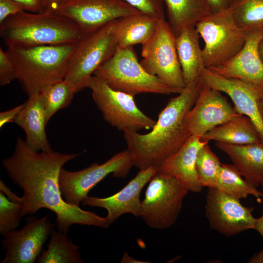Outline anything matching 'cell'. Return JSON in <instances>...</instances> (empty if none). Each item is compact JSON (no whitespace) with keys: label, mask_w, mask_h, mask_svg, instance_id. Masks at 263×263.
I'll return each mask as SVG.
<instances>
[{"label":"cell","mask_w":263,"mask_h":263,"mask_svg":"<svg viewBox=\"0 0 263 263\" xmlns=\"http://www.w3.org/2000/svg\"><path fill=\"white\" fill-rule=\"evenodd\" d=\"M234 145H245L262 141L260 133L251 120L241 115L210 130L201 138Z\"/></svg>","instance_id":"cell-24"},{"label":"cell","mask_w":263,"mask_h":263,"mask_svg":"<svg viewBox=\"0 0 263 263\" xmlns=\"http://www.w3.org/2000/svg\"><path fill=\"white\" fill-rule=\"evenodd\" d=\"M75 44L10 46L6 51L16 79L28 96L64 79L67 64Z\"/></svg>","instance_id":"cell-4"},{"label":"cell","mask_w":263,"mask_h":263,"mask_svg":"<svg viewBox=\"0 0 263 263\" xmlns=\"http://www.w3.org/2000/svg\"><path fill=\"white\" fill-rule=\"evenodd\" d=\"M157 171V169L154 168L140 170L127 185L114 194L105 198L87 196L82 201V204L106 209L108 213L106 217L111 224L119 217L126 213L140 216L141 191Z\"/></svg>","instance_id":"cell-17"},{"label":"cell","mask_w":263,"mask_h":263,"mask_svg":"<svg viewBox=\"0 0 263 263\" xmlns=\"http://www.w3.org/2000/svg\"><path fill=\"white\" fill-rule=\"evenodd\" d=\"M167 8L168 23L176 38L185 28L195 27L212 13L205 0H163Z\"/></svg>","instance_id":"cell-25"},{"label":"cell","mask_w":263,"mask_h":263,"mask_svg":"<svg viewBox=\"0 0 263 263\" xmlns=\"http://www.w3.org/2000/svg\"><path fill=\"white\" fill-rule=\"evenodd\" d=\"M260 185L262 186V189H263V180L262 182H261Z\"/></svg>","instance_id":"cell-45"},{"label":"cell","mask_w":263,"mask_h":263,"mask_svg":"<svg viewBox=\"0 0 263 263\" xmlns=\"http://www.w3.org/2000/svg\"><path fill=\"white\" fill-rule=\"evenodd\" d=\"M93 75L104 80L112 89L133 96L142 93L170 94L181 92L168 87L149 74L138 62L132 47L117 46L112 57Z\"/></svg>","instance_id":"cell-5"},{"label":"cell","mask_w":263,"mask_h":263,"mask_svg":"<svg viewBox=\"0 0 263 263\" xmlns=\"http://www.w3.org/2000/svg\"><path fill=\"white\" fill-rule=\"evenodd\" d=\"M22 206L10 200L2 191H0V233L15 230L19 225L22 214Z\"/></svg>","instance_id":"cell-31"},{"label":"cell","mask_w":263,"mask_h":263,"mask_svg":"<svg viewBox=\"0 0 263 263\" xmlns=\"http://www.w3.org/2000/svg\"><path fill=\"white\" fill-rule=\"evenodd\" d=\"M133 166L127 150L114 155L105 162L94 163L83 169L71 171L61 169L59 185L61 195L68 204L79 207L90 191L106 176L126 177Z\"/></svg>","instance_id":"cell-11"},{"label":"cell","mask_w":263,"mask_h":263,"mask_svg":"<svg viewBox=\"0 0 263 263\" xmlns=\"http://www.w3.org/2000/svg\"><path fill=\"white\" fill-rule=\"evenodd\" d=\"M230 9L237 24L245 33L263 32V0H231Z\"/></svg>","instance_id":"cell-28"},{"label":"cell","mask_w":263,"mask_h":263,"mask_svg":"<svg viewBox=\"0 0 263 263\" xmlns=\"http://www.w3.org/2000/svg\"><path fill=\"white\" fill-rule=\"evenodd\" d=\"M46 250L38 258L39 263H82L79 246L75 244L67 234L54 229Z\"/></svg>","instance_id":"cell-27"},{"label":"cell","mask_w":263,"mask_h":263,"mask_svg":"<svg viewBox=\"0 0 263 263\" xmlns=\"http://www.w3.org/2000/svg\"><path fill=\"white\" fill-rule=\"evenodd\" d=\"M80 154L58 151H36L29 149L25 141L17 137L13 154L2 164L9 177L21 188L23 194L22 214H35L45 208L54 212L57 230L67 234L74 224L108 228L111 224L106 217L67 203L59 185V173L68 161Z\"/></svg>","instance_id":"cell-1"},{"label":"cell","mask_w":263,"mask_h":263,"mask_svg":"<svg viewBox=\"0 0 263 263\" xmlns=\"http://www.w3.org/2000/svg\"><path fill=\"white\" fill-rule=\"evenodd\" d=\"M23 10L14 0H0V23L10 16Z\"/></svg>","instance_id":"cell-34"},{"label":"cell","mask_w":263,"mask_h":263,"mask_svg":"<svg viewBox=\"0 0 263 263\" xmlns=\"http://www.w3.org/2000/svg\"><path fill=\"white\" fill-rule=\"evenodd\" d=\"M195 28L204 42L203 58L207 69L229 61L246 41L247 33L238 26L230 8L211 13L199 21Z\"/></svg>","instance_id":"cell-6"},{"label":"cell","mask_w":263,"mask_h":263,"mask_svg":"<svg viewBox=\"0 0 263 263\" xmlns=\"http://www.w3.org/2000/svg\"><path fill=\"white\" fill-rule=\"evenodd\" d=\"M60 1V0H46L45 10L54 11Z\"/></svg>","instance_id":"cell-43"},{"label":"cell","mask_w":263,"mask_h":263,"mask_svg":"<svg viewBox=\"0 0 263 263\" xmlns=\"http://www.w3.org/2000/svg\"><path fill=\"white\" fill-rule=\"evenodd\" d=\"M209 87L227 94L238 113L249 117L258 130L263 142V122L258 107V87L240 80L227 78L205 68L200 75Z\"/></svg>","instance_id":"cell-16"},{"label":"cell","mask_w":263,"mask_h":263,"mask_svg":"<svg viewBox=\"0 0 263 263\" xmlns=\"http://www.w3.org/2000/svg\"><path fill=\"white\" fill-rule=\"evenodd\" d=\"M158 20L141 13L120 18L111 23L110 28L117 46L127 48L137 44L142 45L154 34Z\"/></svg>","instance_id":"cell-22"},{"label":"cell","mask_w":263,"mask_h":263,"mask_svg":"<svg viewBox=\"0 0 263 263\" xmlns=\"http://www.w3.org/2000/svg\"><path fill=\"white\" fill-rule=\"evenodd\" d=\"M87 88L104 120L118 130L137 132L152 129L156 121L144 113L137 106L134 96L115 90L101 78L93 75Z\"/></svg>","instance_id":"cell-9"},{"label":"cell","mask_w":263,"mask_h":263,"mask_svg":"<svg viewBox=\"0 0 263 263\" xmlns=\"http://www.w3.org/2000/svg\"><path fill=\"white\" fill-rule=\"evenodd\" d=\"M218 149L225 153L242 176L257 187L263 180V142L234 145L216 142Z\"/></svg>","instance_id":"cell-21"},{"label":"cell","mask_w":263,"mask_h":263,"mask_svg":"<svg viewBox=\"0 0 263 263\" xmlns=\"http://www.w3.org/2000/svg\"><path fill=\"white\" fill-rule=\"evenodd\" d=\"M204 85L199 76L188 84L178 96L170 98L159 113L150 132H124L133 166L139 170L150 168L157 169L191 136L186 127L185 117Z\"/></svg>","instance_id":"cell-2"},{"label":"cell","mask_w":263,"mask_h":263,"mask_svg":"<svg viewBox=\"0 0 263 263\" xmlns=\"http://www.w3.org/2000/svg\"><path fill=\"white\" fill-rule=\"evenodd\" d=\"M208 142L190 136L177 151L163 162L157 172L176 178L190 191L201 192L203 188L198 181L196 161L199 151Z\"/></svg>","instance_id":"cell-19"},{"label":"cell","mask_w":263,"mask_h":263,"mask_svg":"<svg viewBox=\"0 0 263 263\" xmlns=\"http://www.w3.org/2000/svg\"><path fill=\"white\" fill-rule=\"evenodd\" d=\"M254 229L257 231L263 238V214L256 219Z\"/></svg>","instance_id":"cell-42"},{"label":"cell","mask_w":263,"mask_h":263,"mask_svg":"<svg viewBox=\"0 0 263 263\" xmlns=\"http://www.w3.org/2000/svg\"><path fill=\"white\" fill-rule=\"evenodd\" d=\"M121 263H147L150 262H144L138 260L132 257H131L128 253H125L123 256L121 261Z\"/></svg>","instance_id":"cell-40"},{"label":"cell","mask_w":263,"mask_h":263,"mask_svg":"<svg viewBox=\"0 0 263 263\" xmlns=\"http://www.w3.org/2000/svg\"><path fill=\"white\" fill-rule=\"evenodd\" d=\"M54 11L75 22L84 35L120 18L142 13L123 0H60Z\"/></svg>","instance_id":"cell-12"},{"label":"cell","mask_w":263,"mask_h":263,"mask_svg":"<svg viewBox=\"0 0 263 263\" xmlns=\"http://www.w3.org/2000/svg\"><path fill=\"white\" fill-rule=\"evenodd\" d=\"M25 103L14 122L24 131L26 145L36 151H52L46 136L45 127L48 123L39 93L29 95Z\"/></svg>","instance_id":"cell-20"},{"label":"cell","mask_w":263,"mask_h":263,"mask_svg":"<svg viewBox=\"0 0 263 263\" xmlns=\"http://www.w3.org/2000/svg\"><path fill=\"white\" fill-rule=\"evenodd\" d=\"M206 215L210 228L227 237L254 229V208L216 188H208L206 197Z\"/></svg>","instance_id":"cell-13"},{"label":"cell","mask_w":263,"mask_h":263,"mask_svg":"<svg viewBox=\"0 0 263 263\" xmlns=\"http://www.w3.org/2000/svg\"><path fill=\"white\" fill-rule=\"evenodd\" d=\"M258 107L263 122V88H259Z\"/></svg>","instance_id":"cell-39"},{"label":"cell","mask_w":263,"mask_h":263,"mask_svg":"<svg viewBox=\"0 0 263 263\" xmlns=\"http://www.w3.org/2000/svg\"><path fill=\"white\" fill-rule=\"evenodd\" d=\"M25 11L38 13L44 11L46 7V0H14Z\"/></svg>","instance_id":"cell-35"},{"label":"cell","mask_w":263,"mask_h":263,"mask_svg":"<svg viewBox=\"0 0 263 263\" xmlns=\"http://www.w3.org/2000/svg\"><path fill=\"white\" fill-rule=\"evenodd\" d=\"M258 52L263 62V37L259 42L258 45Z\"/></svg>","instance_id":"cell-44"},{"label":"cell","mask_w":263,"mask_h":263,"mask_svg":"<svg viewBox=\"0 0 263 263\" xmlns=\"http://www.w3.org/2000/svg\"><path fill=\"white\" fill-rule=\"evenodd\" d=\"M188 188L176 178L156 172L141 201L140 216L153 228L172 226L180 214Z\"/></svg>","instance_id":"cell-8"},{"label":"cell","mask_w":263,"mask_h":263,"mask_svg":"<svg viewBox=\"0 0 263 263\" xmlns=\"http://www.w3.org/2000/svg\"><path fill=\"white\" fill-rule=\"evenodd\" d=\"M214 188L239 200L248 195L263 197V192L248 182L233 164L222 163Z\"/></svg>","instance_id":"cell-26"},{"label":"cell","mask_w":263,"mask_h":263,"mask_svg":"<svg viewBox=\"0 0 263 263\" xmlns=\"http://www.w3.org/2000/svg\"><path fill=\"white\" fill-rule=\"evenodd\" d=\"M25 102L12 109L0 112V127L1 128L9 122H14L15 119L25 105Z\"/></svg>","instance_id":"cell-36"},{"label":"cell","mask_w":263,"mask_h":263,"mask_svg":"<svg viewBox=\"0 0 263 263\" xmlns=\"http://www.w3.org/2000/svg\"><path fill=\"white\" fill-rule=\"evenodd\" d=\"M263 37V32L247 33L245 43L236 55L222 65L208 69L222 76L263 88V62L258 52Z\"/></svg>","instance_id":"cell-18"},{"label":"cell","mask_w":263,"mask_h":263,"mask_svg":"<svg viewBox=\"0 0 263 263\" xmlns=\"http://www.w3.org/2000/svg\"><path fill=\"white\" fill-rule=\"evenodd\" d=\"M222 163L218 156L211 150L208 143L199 151L196 168L198 181L203 188H214Z\"/></svg>","instance_id":"cell-30"},{"label":"cell","mask_w":263,"mask_h":263,"mask_svg":"<svg viewBox=\"0 0 263 263\" xmlns=\"http://www.w3.org/2000/svg\"><path fill=\"white\" fill-rule=\"evenodd\" d=\"M84 35L73 20L46 10H23L0 23V36L7 47L76 44Z\"/></svg>","instance_id":"cell-3"},{"label":"cell","mask_w":263,"mask_h":263,"mask_svg":"<svg viewBox=\"0 0 263 263\" xmlns=\"http://www.w3.org/2000/svg\"><path fill=\"white\" fill-rule=\"evenodd\" d=\"M111 22L84 35L75 44L69 59L64 79L76 93L87 88L95 71L111 58L116 51V42L110 28Z\"/></svg>","instance_id":"cell-7"},{"label":"cell","mask_w":263,"mask_h":263,"mask_svg":"<svg viewBox=\"0 0 263 263\" xmlns=\"http://www.w3.org/2000/svg\"><path fill=\"white\" fill-rule=\"evenodd\" d=\"M0 190L11 201L22 205V197L20 198L13 192L1 180L0 181Z\"/></svg>","instance_id":"cell-38"},{"label":"cell","mask_w":263,"mask_h":263,"mask_svg":"<svg viewBox=\"0 0 263 263\" xmlns=\"http://www.w3.org/2000/svg\"><path fill=\"white\" fill-rule=\"evenodd\" d=\"M212 13H216L230 8L231 0H205Z\"/></svg>","instance_id":"cell-37"},{"label":"cell","mask_w":263,"mask_h":263,"mask_svg":"<svg viewBox=\"0 0 263 263\" xmlns=\"http://www.w3.org/2000/svg\"><path fill=\"white\" fill-rule=\"evenodd\" d=\"M75 94L73 87L65 79L46 87L39 93L47 123L59 110L71 104Z\"/></svg>","instance_id":"cell-29"},{"label":"cell","mask_w":263,"mask_h":263,"mask_svg":"<svg viewBox=\"0 0 263 263\" xmlns=\"http://www.w3.org/2000/svg\"><path fill=\"white\" fill-rule=\"evenodd\" d=\"M54 225L48 215L40 218H28L20 230L5 234L2 246L6 250L1 263H34L42 246L53 230Z\"/></svg>","instance_id":"cell-15"},{"label":"cell","mask_w":263,"mask_h":263,"mask_svg":"<svg viewBox=\"0 0 263 263\" xmlns=\"http://www.w3.org/2000/svg\"><path fill=\"white\" fill-rule=\"evenodd\" d=\"M221 93L204 83L194 105L185 117L190 135L201 138L215 127L242 115Z\"/></svg>","instance_id":"cell-14"},{"label":"cell","mask_w":263,"mask_h":263,"mask_svg":"<svg viewBox=\"0 0 263 263\" xmlns=\"http://www.w3.org/2000/svg\"><path fill=\"white\" fill-rule=\"evenodd\" d=\"M200 37L195 27H188L184 28L175 38L177 55L186 85L199 77L205 68Z\"/></svg>","instance_id":"cell-23"},{"label":"cell","mask_w":263,"mask_h":263,"mask_svg":"<svg viewBox=\"0 0 263 263\" xmlns=\"http://www.w3.org/2000/svg\"><path fill=\"white\" fill-rule=\"evenodd\" d=\"M16 79L13 64L6 51L0 48V85L10 84Z\"/></svg>","instance_id":"cell-33"},{"label":"cell","mask_w":263,"mask_h":263,"mask_svg":"<svg viewBox=\"0 0 263 263\" xmlns=\"http://www.w3.org/2000/svg\"><path fill=\"white\" fill-rule=\"evenodd\" d=\"M249 263H263V249L255 254L248 261Z\"/></svg>","instance_id":"cell-41"},{"label":"cell","mask_w":263,"mask_h":263,"mask_svg":"<svg viewBox=\"0 0 263 263\" xmlns=\"http://www.w3.org/2000/svg\"><path fill=\"white\" fill-rule=\"evenodd\" d=\"M140 62L150 75L164 84L182 92L186 86L179 61L175 37L165 19L158 20L152 37L142 45Z\"/></svg>","instance_id":"cell-10"},{"label":"cell","mask_w":263,"mask_h":263,"mask_svg":"<svg viewBox=\"0 0 263 263\" xmlns=\"http://www.w3.org/2000/svg\"><path fill=\"white\" fill-rule=\"evenodd\" d=\"M141 12L157 19H164L165 13L163 0H123Z\"/></svg>","instance_id":"cell-32"}]
</instances>
